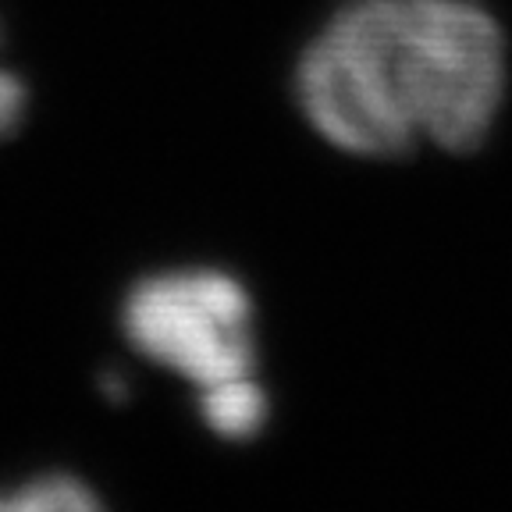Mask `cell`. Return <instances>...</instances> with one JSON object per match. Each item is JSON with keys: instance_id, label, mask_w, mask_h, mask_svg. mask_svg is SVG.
<instances>
[{"instance_id": "obj_1", "label": "cell", "mask_w": 512, "mask_h": 512, "mask_svg": "<svg viewBox=\"0 0 512 512\" xmlns=\"http://www.w3.org/2000/svg\"><path fill=\"white\" fill-rule=\"evenodd\" d=\"M505 96V36L480 0H349L296 64L310 128L352 157L470 153Z\"/></svg>"}, {"instance_id": "obj_2", "label": "cell", "mask_w": 512, "mask_h": 512, "mask_svg": "<svg viewBox=\"0 0 512 512\" xmlns=\"http://www.w3.org/2000/svg\"><path fill=\"white\" fill-rule=\"evenodd\" d=\"M121 331L143 360L185 377L196 392L253 374V299L228 271L178 267L136 281L121 303Z\"/></svg>"}, {"instance_id": "obj_3", "label": "cell", "mask_w": 512, "mask_h": 512, "mask_svg": "<svg viewBox=\"0 0 512 512\" xmlns=\"http://www.w3.org/2000/svg\"><path fill=\"white\" fill-rule=\"evenodd\" d=\"M196 399H200V420L207 424V431L224 441L256 438L264 431L267 413H271L267 392L253 374L210 384V388L196 392Z\"/></svg>"}, {"instance_id": "obj_4", "label": "cell", "mask_w": 512, "mask_h": 512, "mask_svg": "<svg viewBox=\"0 0 512 512\" xmlns=\"http://www.w3.org/2000/svg\"><path fill=\"white\" fill-rule=\"evenodd\" d=\"M100 509V498L72 473H36L0 491V512H82Z\"/></svg>"}, {"instance_id": "obj_5", "label": "cell", "mask_w": 512, "mask_h": 512, "mask_svg": "<svg viewBox=\"0 0 512 512\" xmlns=\"http://www.w3.org/2000/svg\"><path fill=\"white\" fill-rule=\"evenodd\" d=\"M25 107H29V93H25V82L15 72L0 68V143L18 132V125L25 121Z\"/></svg>"}]
</instances>
